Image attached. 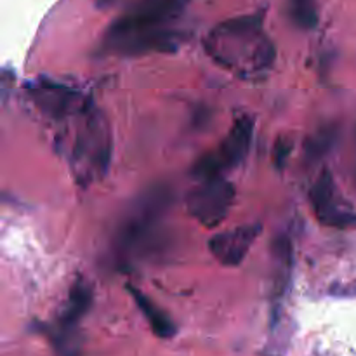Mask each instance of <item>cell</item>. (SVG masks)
<instances>
[{"instance_id":"obj_1","label":"cell","mask_w":356,"mask_h":356,"mask_svg":"<svg viewBox=\"0 0 356 356\" xmlns=\"http://www.w3.org/2000/svg\"><path fill=\"white\" fill-rule=\"evenodd\" d=\"M186 0H134L104 31L99 52L110 56H143L174 52L183 42L176 23Z\"/></svg>"},{"instance_id":"obj_2","label":"cell","mask_w":356,"mask_h":356,"mask_svg":"<svg viewBox=\"0 0 356 356\" xmlns=\"http://www.w3.org/2000/svg\"><path fill=\"white\" fill-rule=\"evenodd\" d=\"M209 58L236 79H266L277 61V47L264 30L263 13L232 17L216 24L204 38Z\"/></svg>"},{"instance_id":"obj_3","label":"cell","mask_w":356,"mask_h":356,"mask_svg":"<svg viewBox=\"0 0 356 356\" xmlns=\"http://www.w3.org/2000/svg\"><path fill=\"white\" fill-rule=\"evenodd\" d=\"M170 198L169 188L153 186L129 205L113 240L115 263L122 270L134 264L155 243L163 216L170 207Z\"/></svg>"},{"instance_id":"obj_4","label":"cell","mask_w":356,"mask_h":356,"mask_svg":"<svg viewBox=\"0 0 356 356\" xmlns=\"http://www.w3.org/2000/svg\"><path fill=\"white\" fill-rule=\"evenodd\" d=\"M111 129L103 111L90 104L76 117L72 145L68 146L70 170L80 188H89L106 176L111 163Z\"/></svg>"},{"instance_id":"obj_5","label":"cell","mask_w":356,"mask_h":356,"mask_svg":"<svg viewBox=\"0 0 356 356\" xmlns=\"http://www.w3.org/2000/svg\"><path fill=\"white\" fill-rule=\"evenodd\" d=\"M294 273V245L287 233L275 236L271 243V313H270V348L285 350L289 334L284 332V301L292 285Z\"/></svg>"},{"instance_id":"obj_6","label":"cell","mask_w":356,"mask_h":356,"mask_svg":"<svg viewBox=\"0 0 356 356\" xmlns=\"http://www.w3.org/2000/svg\"><path fill=\"white\" fill-rule=\"evenodd\" d=\"M254 136V120L249 115H238L232 129L214 149L195 162L193 176L198 181L225 176L228 170L238 167L250 152Z\"/></svg>"},{"instance_id":"obj_7","label":"cell","mask_w":356,"mask_h":356,"mask_svg":"<svg viewBox=\"0 0 356 356\" xmlns=\"http://www.w3.org/2000/svg\"><path fill=\"white\" fill-rule=\"evenodd\" d=\"M26 94L35 108L51 120L76 118L92 104V99L82 89L49 76L31 80L26 86Z\"/></svg>"},{"instance_id":"obj_8","label":"cell","mask_w":356,"mask_h":356,"mask_svg":"<svg viewBox=\"0 0 356 356\" xmlns=\"http://www.w3.org/2000/svg\"><path fill=\"white\" fill-rule=\"evenodd\" d=\"M236 191L225 176L202 179L186 195V211L204 228H218L232 211Z\"/></svg>"},{"instance_id":"obj_9","label":"cell","mask_w":356,"mask_h":356,"mask_svg":"<svg viewBox=\"0 0 356 356\" xmlns=\"http://www.w3.org/2000/svg\"><path fill=\"white\" fill-rule=\"evenodd\" d=\"M309 205L316 221L325 228L355 229L356 211L343 197L329 169H323L309 188Z\"/></svg>"},{"instance_id":"obj_10","label":"cell","mask_w":356,"mask_h":356,"mask_svg":"<svg viewBox=\"0 0 356 356\" xmlns=\"http://www.w3.org/2000/svg\"><path fill=\"white\" fill-rule=\"evenodd\" d=\"M261 232H263L261 222H249L226 229L209 240V250L221 266L236 268L243 263L250 247L259 238Z\"/></svg>"},{"instance_id":"obj_11","label":"cell","mask_w":356,"mask_h":356,"mask_svg":"<svg viewBox=\"0 0 356 356\" xmlns=\"http://www.w3.org/2000/svg\"><path fill=\"white\" fill-rule=\"evenodd\" d=\"M90 305H92V287H90L86 278L79 277L73 282L72 289H70L65 308L59 313L58 323H56V330H58L56 334L59 337V344L68 343V337L75 334L76 327L82 322L86 313L89 312Z\"/></svg>"},{"instance_id":"obj_12","label":"cell","mask_w":356,"mask_h":356,"mask_svg":"<svg viewBox=\"0 0 356 356\" xmlns=\"http://www.w3.org/2000/svg\"><path fill=\"white\" fill-rule=\"evenodd\" d=\"M127 291L131 294L132 301L136 302L138 309L141 312V315L145 316L146 323L149 325L152 332L156 337H160V339H172L177 334V327L174 323V320L170 318L169 313L163 308H160L152 298H148L145 292L139 291L134 285H127Z\"/></svg>"},{"instance_id":"obj_13","label":"cell","mask_w":356,"mask_h":356,"mask_svg":"<svg viewBox=\"0 0 356 356\" xmlns=\"http://www.w3.org/2000/svg\"><path fill=\"white\" fill-rule=\"evenodd\" d=\"M289 17L299 30H315L320 19L316 0H289Z\"/></svg>"},{"instance_id":"obj_14","label":"cell","mask_w":356,"mask_h":356,"mask_svg":"<svg viewBox=\"0 0 356 356\" xmlns=\"http://www.w3.org/2000/svg\"><path fill=\"white\" fill-rule=\"evenodd\" d=\"M334 141H336V129L332 127H322L318 129L316 134L309 136L305 145V153L308 162L313 163L322 160L329 153V149L332 148Z\"/></svg>"},{"instance_id":"obj_15","label":"cell","mask_w":356,"mask_h":356,"mask_svg":"<svg viewBox=\"0 0 356 356\" xmlns=\"http://www.w3.org/2000/svg\"><path fill=\"white\" fill-rule=\"evenodd\" d=\"M292 152V143L289 141L287 138H278L277 143H275V148H273V162L277 165V169H284L285 162H287L289 155Z\"/></svg>"},{"instance_id":"obj_16","label":"cell","mask_w":356,"mask_h":356,"mask_svg":"<svg viewBox=\"0 0 356 356\" xmlns=\"http://www.w3.org/2000/svg\"><path fill=\"white\" fill-rule=\"evenodd\" d=\"M327 294L337 299H353L356 298V278L351 282H337L332 284L327 291Z\"/></svg>"}]
</instances>
